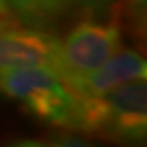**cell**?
<instances>
[{
  "label": "cell",
  "instance_id": "6da1fadb",
  "mask_svg": "<svg viewBox=\"0 0 147 147\" xmlns=\"http://www.w3.org/2000/svg\"><path fill=\"white\" fill-rule=\"evenodd\" d=\"M67 129L121 147H142L147 136V84L136 79L105 93L75 98Z\"/></svg>",
  "mask_w": 147,
  "mask_h": 147
},
{
  "label": "cell",
  "instance_id": "7a4b0ae2",
  "mask_svg": "<svg viewBox=\"0 0 147 147\" xmlns=\"http://www.w3.org/2000/svg\"><path fill=\"white\" fill-rule=\"evenodd\" d=\"M123 47V25L119 11L110 15L87 13L61 39L56 74L65 85L100 67Z\"/></svg>",
  "mask_w": 147,
  "mask_h": 147
},
{
  "label": "cell",
  "instance_id": "3957f363",
  "mask_svg": "<svg viewBox=\"0 0 147 147\" xmlns=\"http://www.w3.org/2000/svg\"><path fill=\"white\" fill-rule=\"evenodd\" d=\"M0 93L13 98L47 124L69 127L75 96L47 67L0 69Z\"/></svg>",
  "mask_w": 147,
  "mask_h": 147
},
{
  "label": "cell",
  "instance_id": "277c9868",
  "mask_svg": "<svg viewBox=\"0 0 147 147\" xmlns=\"http://www.w3.org/2000/svg\"><path fill=\"white\" fill-rule=\"evenodd\" d=\"M61 38L49 30L33 26L0 31V69L47 67L56 72Z\"/></svg>",
  "mask_w": 147,
  "mask_h": 147
},
{
  "label": "cell",
  "instance_id": "5b68a950",
  "mask_svg": "<svg viewBox=\"0 0 147 147\" xmlns=\"http://www.w3.org/2000/svg\"><path fill=\"white\" fill-rule=\"evenodd\" d=\"M146 75L147 65L144 56L136 49L121 47L100 67H96L95 70L67 85V88L74 93L75 98H84V96L105 93L124 82L146 79Z\"/></svg>",
  "mask_w": 147,
  "mask_h": 147
},
{
  "label": "cell",
  "instance_id": "8992f818",
  "mask_svg": "<svg viewBox=\"0 0 147 147\" xmlns=\"http://www.w3.org/2000/svg\"><path fill=\"white\" fill-rule=\"evenodd\" d=\"M113 0H8L11 15L33 28L54 30L67 20L105 10Z\"/></svg>",
  "mask_w": 147,
  "mask_h": 147
},
{
  "label": "cell",
  "instance_id": "52a82bcc",
  "mask_svg": "<svg viewBox=\"0 0 147 147\" xmlns=\"http://www.w3.org/2000/svg\"><path fill=\"white\" fill-rule=\"evenodd\" d=\"M127 13L136 25L137 33L144 30V16H146V0H127Z\"/></svg>",
  "mask_w": 147,
  "mask_h": 147
},
{
  "label": "cell",
  "instance_id": "ba28073f",
  "mask_svg": "<svg viewBox=\"0 0 147 147\" xmlns=\"http://www.w3.org/2000/svg\"><path fill=\"white\" fill-rule=\"evenodd\" d=\"M51 147H100V146L92 144L90 141L77 136H64V137H59L57 141H54L51 144Z\"/></svg>",
  "mask_w": 147,
  "mask_h": 147
},
{
  "label": "cell",
  "instance_id": "9c48e42d",
  "mask_svg": "<svg viewBox=\"0 0 147 147\" xmlns=\"http://www.w3.org/2000/svg\"><path fill=\"white\" fill-rule=\"evenodd\" d=\"M13 21V15H11L8 0H0V28L5 30L8 28V25H11Z\"/></svg>",
  "mask_w": 147,
  "mask_h": 147
},
{
  "label": "cell",
  "instance_id": "30bf717a",
  "mask_svg": "<svg viewBox=\"0 0 147 147\" xmlns=\"http://www.w3.org/2000/svg\"><path fill=\"white\" fill-rule=\"evenodd\" d=\"M8 147H51V144H46V142L41 141H34V139H26V141H20L15 142Z\"/></svg>",
  "mask_w": 147,
  "mask_h": 147
},
{
  "label": "cell",
  "instance_id": "8fae6325",
  "mask_svg": "<svg viewBox=\"0 0 147 147\" xmlns=\"http://www.w3.org/2000/svg\"><path fill=\"white\" fill-rule=\"evenodd\" d=\"M0 31H2V28H0Z\"/></svg>",
  "mask_w": 147,
  "mask_h": 147
}]
</instances>
